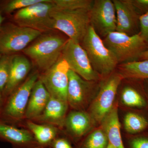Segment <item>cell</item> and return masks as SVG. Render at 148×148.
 Returning a JSON list of instances; mask_svg holds the SVG:
<instances>
[{"label":"cell","mask_w":148,"mask_h":148,"mask_svg":"<svg viewBox=\"0 0 148 148\" xmlns=\"http://www.w3.org/2000/svg\"><path fill=\"white\" fill-rule=\"evenodd\" d=\"M38 71L28 75L24 82L4 100L0 112V121L16 127L21 126L31 92L39 78Z\"/></svg>","instance_id":"obj_1"},{"label":"cell","mask_w":148,"mask_h":148,"mask_svg":"<svg viewBox=\"0 0 148 148\" xmlns=\"http://www.w3.org/2000/svg\"><path fill=\"white\" fill-rule=\"evenodd\" d=\"M69 106L68 102L51 96L41 114L32 121L38 123L51 125L62 130Z\"/></svg>","instance_id":"obj_16"},{"label":"cell","mask_w":148,"mask_h":148,"mask_svg":"<svg viewBox=\"0 0 148 148\" xmlns=\"http://www.w3.org/2000/svg\"><path fill=\"white\" fill-rule=\"evenodd\" d=\"M132 148H148V139L140 138L132 141Z\"/></svg>","instance_id":"obj_31"},{"label":"cell","mask_w":148,"mask_h":148,"mask_svg":"<svg viewBox=\"0 0 148 148\" xmlns=\"http://www.w3.org/2000/svg\"><path fill=\"white\" fill-rule=\"evenodd\" d=\"M44 0H12L4 7L5 11L10 13L14 11H18L27 8L30 6L43 1Z\"/></svg>","instance_id":"obj_27"},{"label":"cell","mask_w":148,"mask_h":148,"mask_svg":"<svg viewBox=\"0 0 148 148\" xmlns=\"http://www.w3.org/2000/svg\"><path fill=\"white\" fill-rule=\"evenodd\" d=\"M81 43L87 53L92 68L99 75L107 76L118 65L116 57L106 47L91 26L88 28Z\"/></svg>","instance_id":"obj_3"},{"label":"cell","mask_w":148,"mask_h":148,"mask_svg":"<svg viewBox=\"0 0 148 148\" xmlns=\"http://www.w3.org/2000/svg\"><path fill=\"white\" fill-rule=\"evenodd\" d=\"M56 8L62 10H90L92 0H53Z\"/></svg>","instance_id":"obj_23"},{"label":"cell","mask_w":148,"mask_h":148,"mask_svg":"<svg viewBox=\"0 0 148 148\" xmlns=\"http://www.w3.org/2000/svg\"><path fill=\"white\" fill-rule=\"evenodd\" d=\"M0 140L10 143L14 148H38L32 132L0 121Z\"/></svg>","instance_id":"obj_14"},{"label":"cell","mask_w":148,"mask_h":148,"mask_svg":"<svg viewBox=\"0 0 148 148\" xmlns=\"http://www.w3.org/2000/svg\"></svg>","instance_id":"obj_37"},{"label":"cell","mask_w":148,"mask_h":148,"mask_svg":"<svg viewBox=\"0 0 148 148\" xmlns=\"http://www.w3.org/2000/svg\"><path fill=\"white\" fill-rule=\"evenodd\" d=\"M1 56H1V53H0V58H1Z\"/></svg>","instance_id":"obj_36"},{"label":"cell","mask_w":148,"mask_h":148,"mask_svg":"<svg viewBox=\"0 0 148 148\" xmlns=\"http://www.w3.org/2000/svg\"><path fill=\"white\" fill-rule=\"evenodd\" d=\"M119 73L122 77L148 80V59L120 64Z\"/></svg>","instance_id":"obj_21"},{"label":"cell","mask_w":148,"mask_h":148,"mask_svg":"<svg viewBox=\"0 0 148 148\" xmlns=\"http://www.w3.org/2000/svg\"><path fill=\"white\" fill-rule=\"evenodd\" d=\"M140 58L143 60L148 59V48L142 53Z\"/></svg>","instance_id":"obj_32"},{"label":"cell","mask_w":148,"mask_h":148,"mask_svg":"<svg viewBox=\"0 0 148 148\" xmlns=\"http://www.w3.org/2000/svg\"><path fill=\"white\" fill-rule=\"evenodd\" d=\"M31 68V63L26 56L12 55L8 82L2 94L4 100L24 82Z\"/></svg>","instance_id":"obj_15"},{"label":"cell","mask_w":148,"mask_h":148,"mask_svg":"<svg viewBox=\"0 0 148 148\" xmlns=\"http://www.w3.org/2000/svg\"><path fill=\"white\" fill-rule=\"evenodd\" d=\"M42 33L27 27L8 24L0 31V53L13 55L23 51Z\"/></svg>","instance_id":"obj_7"},{"label":"cell","mask_w":148,"mask_h":148,"mask_svg":"<svg viewBox=\"0 0 148 148\" xmlns=\"http://www.w3.org/2000/svg\"><path fill=\"white\" fill-rule=\"evenodd\" d=\"M89 11L62 10L56 7L51 14L53 29L61 31L70 39L81 44L90 26Z\"/></svg>","instance_id":"obj_5"},{"label":"cell","mask_w":148,"mask_h":148,"mask_svg":"<svg viewBox=\"0 0 148 148\" xmlns=\"http://www.w3.org/2000/svg\"><path fill=\"white\" fill-rule=\"evenodd\" d=\"M69 70L68 63L61 56L54 65L40 74L39 78L51 97L68 102Z\"/></svg>","instance_id":"obj_9"},{"label":"cell","mask_w":148,"mask_h":148,"mask_svg":"<svg viewBox=\"0 0 148 148\" xmlns=\"http://www.w3.org/2000/svg\"><path fill=\"white\" fill-rule=\"evenodd\" d=\"M55 8L53 0H44L17 11L14 19L20 27L31 28L42 33L48 32L53 29L51 14Z\"/></svg>","instance_id":"obj_6"},{"label":"cell","mask_w":148,"mask_h":148,"mask_svg":"<svg viewBox=\"0 0 148 148\" xmlns=\"http://www.w3.org/2000/svg\"><path fill=\"white\" fill-rule=\"evenodd\" d=\"M116 15V32L134 35L139 23L140 14L131 0H113Z\"/></svg>","instance_id":"obj_13"},{"label":"cell","mask_w":148,"mask_h":148,"mask_svg":"<svg viewBox=\"0 0 148 148\" xmlns=\"http://www.w3.org/2000/svg\"><path fill=\"white\" fill-rule=\"evenodd\" d=\"M123 78L119 73L111 75L102 84L90 108L91 117L101 122L113 107L118 88Z\"/></svg>","instance_id":"obj_11"},{"label":"cell","mask_w":148,"mask_h":148,"mask_svg":"<svg viewBox=\"0 0 148 148\" xmlns=\"http://www.w3.org/2000/svg\"><path fill=\"white\" fill-rule=\"evenodd\" d=\"M108 140L103 130L98 129L89 135L84 143L83 148H106Z\"/></svg>","instance_id":"obj_25"},{"label":"cell","mask_w":148,"mask_h":148,"mask_svg":"<svg viewBox=\"0 0 148 148\" xmlns=\"http://www.w3.org/2000/svg\"><path fill=\"white\" fill-rule=\"evenodd\" d=\"M103 41L116 57L119 64L137 61L147 49V45L139 34L129 36L115 31L107 35Z\"/></svg>","instance_id":"obj_4"},{"label":"cell","mask_w":148,"mask_h":148,"mask_svg":"<svg viewBox=\"0 0 148 148\" xmlns=\"http://www.w3.org/2000/svg\"><path fill=\"white\" fill-rule=\"evenodd\" d=\"M121 100L125 106L129 107H144L146 105L145 99L133 88L125 87L121 93Z\"/></svg>","instance_id":"obj_24"},{"label":"cell","mask_w":148,"mask_h":148,"mask_svg":"<svg viewBox=\"0 0 148 148\" xmlns=\"http://www.w3.org/2000/svg\"><path fill=\"white\" fill-rule=\"evenodd\" d=\"M70 70L88 81H94L99 75L92 68L86 51L79 43L69 39L61 54Z\"/></svg>","instance_id":"obj_8"},{"label":"cell","mask_w":148,"mask_h":148,"mask_svg":"<svg viewBox=\"0 0 148 148\" xmlns=\"http://www.w3.org/2000/svg\"><path fill=\"white\" fill-rule=\"evenodd\" d=\"M3 102L4 99L3 98L2 93L0 92V112H1V110Z\"/></svg>","instance_id":"obj_33"},{"label":"cell","mask_w":148,"mask_h":148,"mask_svg":"<svg viewBox=\"0 0 148 148\" xmlns=\"http://www.w3.org/2000/svg\"><path fill=\"white\" fill-rule=\"evenodd\" d=\"M50 97L49 92L39 78L35 83L29 97L24 121H33L40 115Z\"/></svg>","instance_id":"obj_17"},{"label":"cell","mask_w":148,"mask_h":148,"mask_svg":"<svg viewBox=\"0 0 148 148\" xmlns=\"http://www.w3.org/2000/svg\"><path fill=\"white\" fill-rule=\"evenodd\" d=\"M140 32L139 33L147 45H148V12L142 14L139 18Z\"/></svg>","instance_id":"obj_28"},{"label":"cell","mask_w":148,"mask_h":148,"mask_svg":"<svg viewBox=\"0 0 148 148\" xmlns=\"http://www.w3.org/2000/svg\"><path fill=\"white\" fill-rule=\"evenodd\" d=\"M67 101L75 110L83 111L86 107L92 90V81L86 80L75 72H69Z\"/></svg>","instance_id":"obj_12"},{"label":"cell","mask_w":148,"mask_h":148,"mask_svg":"<svg viewBox=\"0 0 148 148\" xmlns=\"http://www.w3.org/2000/svg\"><path fill=\"white\" fill-rule=\"evenodd\" d=\"M12 56L3 55L0 58V92L2 94L8 82Z\"/></svg>","instance_id":"obj_26"},{"label":"cell","mask_w":148,"mask_h":148,"mask_svg":"<svg viewBox=\"0 0 148 148\" xmlns=\"http://www.w3.org/2000/svg\"><path fill=\"white\" fill-rule=\"evenodd\" d=\"M4 20V18L1 12V11H0V31H1L2 27H3L2 24Z\"/></svg>","instance_id":"obj_34"},{"label":"cell","mask_w":148,"mask_h":148,"mask_svg":"<svg viewBox=\"0 0 148 148\" xmlns=\"http://www.w3.org/2000/svg\"><path fill=\"white\" fill-rule=\"evenodd\" d=\"M102 130L106 134L109 143L115 148H125L120 132V123L116 106L113 107L102 122Z\"/></svg>","instance_id":"obj_20"},{"label":"cell","mask_w":148,"mask_h":148,"mask_svg":"<svg viewBox=\"0 0 148 148\" xmlns=\"http://www.w3.org/2000/svg\"><path fill=\"white\" fill-rule=\"evenodd\" d=\"M124 127L127 132L136 133L141 132L148 126V121L144 117L130 112L125 117Z\"/></svg>","instance_id":"obj_22"},{"label":"cell","mask_w":148,"mask_h":148,"mask_svg":"<svg viewBox=\"0 0 148 148\" xmlns=\"http://www.w3.org/2000/svg\"><path fill=\"white\" fill-rule=\"evenodd\" d=\"M20 127H23L32 132L38 148H50L61 130L51 125L36 123L31 120L24 121Z\"/></svg>","instance_id":"obj_18"},{"label":"cell","mask_w":148,"mask_h":148,"mask_svg":"<svg viewBox=\"0 0 148 148\" xmlns=\"http://www.w3.org/2000/svg\"><path fill=\"white\" fill-rule=\"evenodd\" d=\"M91 122L90 116L84 111L74 110L66 116L64 127L72 137L78 139L88 131Z\"/></svg>","instance_id":"obj_19"},{"label":"cell","mask_w":148,"mask_h":148,"mask_svg":"<svg viewBox=\"0 0 148 148\" xmlns=\"http://www.w3.org/2000/svg\"><path fill=\"white\" fill-rule=\"evenodd\" d=\"M131 2L139 13L148 12V0H131Z\"/></svg>","instance_id":"obj_29"},{"label":"cell","mask_w":148,"mask_h":148,"mask_svg":"<svg viewBox=\"0 0 148 148\" xmlns=\"http://www.w3.org/2000/svg\"><path fill=\"white\" fill-rule=\"evenodd\" d=\"M90 26L100 37H106L116 28V15L112 1L95 0L89 11Z\"/></svg>","instance_id":"obj_10"},{"label":"cell","mask_w":148,"mask_h":148,"mask_svg":"<svg viewBox=\"0 0 148 148\" xmlns=\"http://www.w3.org/2000/svg\"><path fill=\"white\" fill-rule=\"evenodd\" d=\"M50 148H73L71 144L66 138L58 136L51 146Z\"/></svg>","instance_id":"obj_30"},{"label":"cell","mask_w":148,"mask_h":148,"mask_svg":"<svg viewBox=\"0 0 148 148\" xmlns=\"http://www.w3.org/2000/svg\"><path fill=\"white\" fill-rule=\"evenodd\" d=\"M115 148L114 147H113L110 144L108 143V146H107V148Z\"/></svg>","instance_id":"obj_35"},{"label":"cell","mask_w":148,"mask_h":148,"mask_svg":"<svg viewBox=\"0 0 148 148\" xmlns=\"http://www.w3.org/2000/svg\"><path fill=\"white\" fill-rule=\"evenodd\" d=\"M67 40L53 34H42L22 51L43 73L58 61Z\"/></svg>","instance_id":"obj_2"}]
</instances>
